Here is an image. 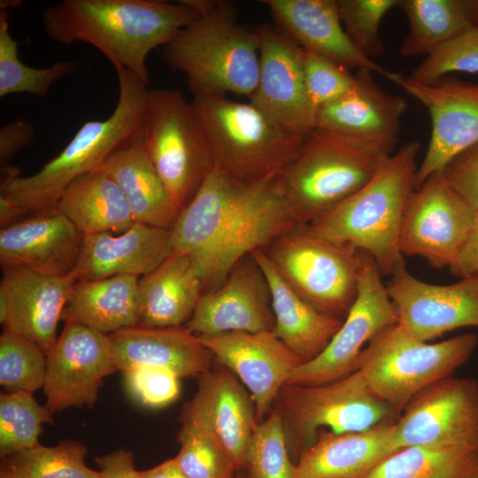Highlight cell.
<instances>
[{
  "label": "cell",
  "mask_w": 478,
  "mask_h": 478,
  "mask_svg": "<svg viewBox=\"0 0 478 478\" xmlns=\"http://www.w3.org/2000/svg\"><path fill=\"white\" fill-rule=\"evenodd\" d=\"M298 227L278 175L246 183L214 166L170 229L173 252L189 256L204 294L243 258Z\"/></svg>",
  "instance_id": "6da1fadb"
},
{
  "label": "cell",
  "mask_w": 478,
  "mask_h": 478,
  "mask_svg": "<svg viewBox=\"0 0 478 478\" xmlns=\"http://www.w3.org/2000/svg\"><path fill=\"white\" fill-rule=\"evenodd\" d=\"M200 11L191 0H63L42 12L47 36L61 44L86 42L114 66L147 86L149 53L165 46L195 21Z\"/></svg>",
  "instance_id": "7a4b0ae2"
},
{
  "label": "cell",
  "mask_w": 478,
  "mask_h": 478,
  "mask_svg": "<svg viewBox=\"0 0 478 478\" xmlns=\"http://www.w3.org/2000/svg\"><path fill=\"white\" fill-rule=\"evenodd\" d=\"M115 69L119 100L106 120L85 122L65 149L32 175L21 176L11 166L1 168L0 198L21 216L56 208L75 179L101 169L112 154L143 136L147 85L128 70Z\"/></svg>",
  "instance_id": "3957f363"
},
{
  "label": "cell",
  "mask_w": 478,
  "mask_h": 478,
  "mask_svg": "<svg viewBox=\"0 0 478 478\" xmlns=\"http://www.w3.org/2000/svg\"><path fill=\"white\" fill-rule=\"evenodd\" d=\"M191 1L200 16L163 46L165 61L185 74L194 96L250 97L258 82L259 31L238 23L231 1Z\"/></svg>",
  "instance_id": "277c9868"
},
{
  "label": "cell",
  "mask_w": 478,
  "mask_h": 478,
  "mask_svg": "<svg viewBox=\"0 0 478 478\" xmlns=\"http://www.w3.org/2000/svg\"><path fill=\"white\" fill-rule=\"evenodd\" d=\"M420 143L410 141L382 158L369 181L328 213L303 227L309 234L368 253L382 275L401 256L398 238L407 201L414 190Z\"/></svg>",
  "instance_id": "5b68a950"
},
{
  "label": "cell",
  "mask_w": 478,
  "mask_h": 478,
  "mask_svg": "<svg viewBox=\"0 0 478 478\" xmlns=\"http://www.w3.org/2000/svg\"><path fill=\"white\" fill-rule=\"evenodd\" d=\"M191 104L209 140L215 167L241 182L277 176L305 139L280 127L251 103L214 95L194 96Z\"/></svg>",
  "instance_id": "8992f818"
},
{
  "label": "cell",
  "mask_w": 478,
  "mask_h": 478,
  "mask_svg": "<svg viewBox=\"0 0 478 478\" xmlns=\"http://www.w3.org/2000/svg\"><path fill=\"white\" fill-rule=\"evenodd\" d=\"M477 345L474 333L429 343L412 337L396 324L367 343L355 371L369 390L398 415L421 390L451 376Z\"/></svg>",
  "instance_id": "52a82bcc"
},
{
  "label": "cell",
  "mask_w": 478,
  "mask_h": 478,
  "mask_svg": "<svg viewBox=\"0 0 478 478\" xmlns=\"http://www.w3.org/2000/svg\"><path fill=\"white\" fill-rule=\"evenodd\" d=\"M143 141L168 196L181 212L215 166L204 127L174 89H148Z\"/></svg>",
  "instance_id": "ba28073f"
},
{
  "label": "cell",
  "mask_w": 478,
  "mask_h": 478,
  "mask_svg": "<svg viewBox=\"0 0 478 478\" xmlns=\"http://www.w3.org/2000/svg\"><path fill=\"white\" fill-rule=\"evenodd\" d=\"M381 159L315 128L278 174L299 227L320 219L365 186Z\"/></svg>",
  "instance_id": "9c48e42d"
},
{
  "label": "cell",
  "mask_w": 478,
  "mask_h": 478,
  "mask_svg": "<svg viewBox=\"0 0 478 478\" xmlns=\"http://www.w3.org/2000/svg\"><path fill=\"white\" fill-rule=\"evenodd\" d=\"M275 402L294 463L321 428L335 434L363 432L397 417L369 390L358 371L322 384H285Z\"/></svg>",
  "instance_id": "30bf717a"
},
{
  "label": "cell",
  "mask_w": 478,
  "mask_h": 478,
  "mask_svg": "<svg viewBox=\"0 0 478 478\" xmlns=\"http://www.w3.org/2000/svg\"><path fill=\"white\" fill-rule=\"evenodd\" d=\"M261 249L301 297L322 313L344 320L358 294L360 251L314 236L303 227Z\"/></svg>",
  "instance_id": "8fae6325"
},
{
  "label": "cell",
  "mask_w": 478,
  "mask_h": 478,
  "mask_svg": "<svg viewBox=\"0 0 478 478\" xmlns=\"http://www.w3.org/2000/svg\"><path fill=\"white\" fill-rule=\"evenodd\" d=\"M361 258L358 294L340 328L318 356L294 369L286 384H322L355 372L363 346L397 323L377 264L366 252Z\"/></svg>",
  "instance_id": "7c38bea8"
},
{
  "label": "cell",
  "mask_w": 478,
  "mask_h": 478,
  "mask_svg": "<svg viewBox=\"0 0 478 478\" xmlns=\"http://www.w3.org/2000/svg\"><path fill=\"white\" fill-rule=\"evenodd\" d=\"M477 211L436 172L411 194L402 219L398 250L436 268L450 266L471 234Z\"/></svg>",
  "instance_id": "4fadbf2b"
},
{
  "label": "cell",
  "mask_w": 478,
  "mask_h": 478,
  "mask_svg": "<svg viewBox=\"0 0 478 478\" xmlns=\"http://www.w3.org/2000/svg\"><path fill=\"white\" fill-rule=\"evenodd\" d=\"M395 421V440L406 447L478 448V383L449 376L418 393Z\"/></svg>",
  "instance_id": "5bb4252c"
},
{
  "label": "cell",
  "mask_w": 478,
  "mask_h": 478,
  "mask_svg": "<svg viewBox=\"0 0 478 478\" xmlns=\"http://www.w3.org/2000/svg\"><path fill=\"white\" fill-rule=\"evenodd\" d=\"M383 76L421 103L430 116V139L415 174L416 189L453 156L478 142V83L451 75L432 83L417 82L401 73L387 71Z\"/></svg>",
  "instance_id": "9a60e30c"
},
{
  "label": "cell",
  "mask_w": 478,
  "mask_h": 478,
  "mask_svg": "<svg viewBox=\"0 0 478 478\" xmlns=\"http://www.w3.org/2000/svg\"><path fill=\"white\" fill-rule=\"evenodd\" d=\"M372 73L358 70L350 92L320 107L315 128L382 159L394 153L407 102L384 91L374 81Z\"/></svg>",
  "instance_id": "2e32d148"
},
{
  "label": "cell",
  "mask_w": 478,
  "mask_h": 478,
  "mask_svg": "<svg viewBox=\"0 0 478 478\" xmlns=\"http://www.w3.org/2000/svg\"><path fill=\"white\" fill-rule=\"evenodd\" d=\"M388 294L397 325L412 337L428 342L465 327H478V275L450 285L429 284L412 276L403 256L397 260Z\"/></svg>",
  "instance_id": "e0dca14e"
},
{
  "label": "cell",
  "mask_w": 478,
  "mask_h": 478,
  "mask_svg": "<svg viewBox=\"0 0 478 478\" xmlns=\"http://www.w3.org/2000/svg\"><path fill=\"white\" fill-rule=\"evenodd\" d=\"M116 370L108 335L66 322L46 354L45 406L51 413L71 407H92L104 379Z\"/></svg>",
  "instance_id": "ac0fdd59"
},
{
  "label": "cell",
  "mask_w": 478,
  "mask_h": 478,
  "mask_svg": "<svg viewBox=\"0 0 478 478\" xmlns=\"http://www.w3.org/2000/svg\"><path fill=\"white\" fill-rule=\"evenodd\" d=\"M258 31L259 75L251 104L288 132L305 137L315 129L316 111L306 91L302 48L275 26Z\"/></svg>",
  "instance_id": "d6986e66"
},
{
  "label": "cell",
  "mask_w": 478,
  "mask_h": 478,
  "mask_svg": "<svg viewBox=\"0 0 478 478\" xmlns=\"http://www.w3.org/2000/svg\"><path fill=\"white\" fill-rule=\"evenodd\" d=\"M185 326L198 336L273 331L269 285L251 254L238 261L218 289L202 294Z\"/></svg>",
  "instance_id": "ffe728a7"
},
{
  "label": "cell",
  "mask_w": 478,
  "mask_h": 478,
  "mask_svg": "<svg viewBox=\"0 0 478 478\" xmlns=\"http://www.w3.org/2000/svg\"><path fill=\"white\" fill-rule=\"evenodd\" d=\"M197 336L246 386L255 405L257 424L266 418L291 373L302 364L273 331Z\"/></svg>",
  "instance_id": "44dd1931"
},
{
  "label": "cell",
  "mask_w": 478,
  "mask_h": 478,
  "mask_svg": "<svg viewBox=\"0 0 478 478\" xmlns=\"http://www.w3.org/2000/svg\"><path fill=\"white\" fill-rule=\"evenodd\" d=\"M0 322L35 342L47 354L76 280L73 274L50 276L13 266H2Z\"/></svg>",
  "instance_id": "7402d4cb"
},
{
  "label": "cell",
  "mask_w": 478,
  "mask_h": 478,
  "mask_svg": "<svg viewBox=\"0 0 478 478\" xmlns=\"http://www.w3.org/2000/svg\"><path fill=\"white\" fill-rule=\"evenodd\" d=\"M181 422L196 424L215 436L238 472L245 468L248 444L257 425L251 395L228 371H209L181 413Z\"/></svg>",
  "instance_id": "603a6c76"
},
{
  "label": "cell",
  "mask_w": 478,
  "mask_h": 478,
  "mask_svg": "<svg viewBox=\"0 0 478 478\" xmlns=\"http://www.w3.org/2000/svg\"><path fill=\"white\" fill-rule=\"evenodd\" d=\"M83 235L56 208L1 227L0 263L50 276L73 274Z\"/></svg>",
  "instance_id": "cb8c5ba5"
},
{
  "label": "cell",
  "mask_w": 478,
  "mask_h": 478,
  "mask_svg": "<svg viewBox=\"0 0 478 478\" xmlns=\"http://www.w3.org/2000/svg\"><path fill=\"white\" fill-rule=\"evenodd\" d=\"M173 251L171 229L141 223L119 234L86 235L73 275L76 281L115 275L140 278L156 269Z\"/></svg>",
  "instance_id": "d4e9b609"
},
{
  "label": "cell",
  "mask_w": 478,
  "mask_h": 478,
  "mask_svg": "<svg viewBox=\"0 0 478 478\" xmlns=\"http://www.w3.org/2000/svg\"><path fill=\"white\" fill-rule=\"evenodd\" d=\"M284 35L303 50L321 55L347 69L387 70L365 57L341 22L336 0H263Z\"/></svg>",
  "instance_id": "484cf974"
},
{
  "label": "cell",
  "mask_w": 478,
  "mask_h": 478,
  "mask_svg": "<svg viewBox=\"0 0 478 478\" xmlns=\"http://www.w3.org/2000/svg\"><path fill=\"white\" fill-rule=\"evenodd\" d=\"M396 420L363 432L320 430L315 442L296 461L294 478H366L400 450L395 440Z\"/></svg>",
  "instance_id": "4316f807"
},
{
  "label": "cell",
  "mask_w": 478,
  "mask_h": 478,
  "mask_svg": "<svg viewBox=\"0 0 478 478\" xmlns=\"http://www.w3.org/2000/svg\"><path fill=\"white\" fill-rule=\"evenodd\" d=\"M118 370L134 366L166 367L179 377H200L211 370L212 353L186 326H135L108 335Z\"/></svg>",
  "instance_id": "83f0119b"
},
{
  "label": "cell",
  "mask_w": 478,
  "mask_h": 478,
  "mask_svg": "<svg viewBox=\"0 0 478 478\" xmlns=\"http://www.w3.org/2000/svg\"><path fill=\"white\" fill-rule=\"evenodd\" d=\"M251 255L269 285L274 334L302 363L310 361L327 347L343 320L322 313L301 297L280 276L261 248Z\"/></svg>",
  "instance_id": "f1b7e54d"
},
{
  "label": "cell",
  "mask_w": 478,
  "mask_h": 478,
  "mask_svg": "<svg viewBox=\"0 0 478 478\" xmlns=\"http://www.w3.org/2000/svg\"><path fill=\"white\" fill-rule=\"evenodd\" d=\"M202 294V280L189 256L173 252L156 269L139 278L138 326L186 325Z\"/></svg>",
  "instance_id": "f546056e"
},
{
  "label": "cell",
  "mask_w": 478,
  "mask_h": 478,
  "mask_svg": "<svg viewBox=\"0 0 478 478\" xmlns=\"http://www.w3.org/2000/svg\"><path fill=\"white\" fill-rule=\"evenodd\" d=\"M101 169L120 188L135 223L171 228L180 211L171 201L143 136L112 154Z\"/></svg>",
  "instance_id": "4dcf8cb0"
},
{
  "label": "cell",
  "mask_w": 478,
  "mask_h": 478,
  "mask_svg": "<svg viewBox=\"0 0 478 478\" xmlns=\"http://www.w3.org/2000/svg\"><path fill=\"white\" fill-rule=\"evenodd\" d=\"M138 281L136 276L115 275L76 281L62 320L105 335L138 326Z\"/></svg>",
  "instance_id": "1f68e13d"
},
{
  "label": "cell",
  "mask_w": 478,
  "mask_h": 478,
  "mask_svg": "<svg viewBox=\"0 0 478 478\" xmlns=\"http://www.w3.org/2000/svg\"><path fill=\"white\" fill-rule=\"evenodd\" d=\"M56 207L83 235L119 234L135 223L120 188L102 169L75 179Z\"/></svg>",
  "instance_id": "d6a6232c"
},
{
  "label": "cell",
  "mask_w": 478,
  "mask_h": 478,
  "mask_svg": "<svg viewBox=\"0 0 478 478\" xmlns=\"http://www.w3.org/2000/svg\"><path fill=\"white\" fill-rule=\"evenodd\" d=\"M409 22L405 58L428 55L463 31L478 27V0H399Z\"/></svg>",
  "instance_id": "836d02e7"
},
{
  "label": "cell",
  "mask_w": 478,
  "mask_h": 478,
  "mask_svg": "<svg viewBox=\"0 0 478 478\" xmlns=\"http://www.w3.org/2000/svg\"><path fill=\"white\" fill-rule=\"evenodd\" d=\"M366 478H478V448H402Z\"/></svg>",
  "instance_id": "e575fe53"
},
{
  "label": "cell",
  "mask_w": 478,
  "mask_h": 478,
  "mask_svg": "<svg viewBox=\"0 0 478 478\" xmlns=\"http://www.w3.org/2000/svg\"><path fill=\"white\" fill-rule=\"evenodd\" d=\"M87 448L74 440L54 446L38 444L2 459L0 471L17 478H98L85 464Z\"/></svg>",
  "instance_id": "d590c367"
},
{
  "label": "cell",
  "mask_w": 478,
  "mask_h": 478,
  "mask_svg": "<svg viewBox=\"0 0 478 478\" xmlns=\"http://www.w3.org/2000/svg\"><path fill=\"white\" fill-rule=\"evenodd\" d=\"M9 12L0 10V96L29 93L45 96L51 86L77 67L74 61H58L50 66L34 68L23 64L18 56L19 42L9 32Z\"/></svg>",
  "instance_id": "8d00e7d4"
},
{
  "label": "cell",
  "mask_w": 478,
  "mask_h": 478,
  "mask_svg": "<svg viewBox=\"0 0 478 478\" xmlns=\"http://www.w3.org/2000/svg\"><path fill=\"white\" fill-rule=\"evenodd\" d=\"M46 406L27 392L0 397V457L5 459L39 444L43 425L54 420Z\"/></svg>",
  "instance_id": "74e56055"
},
{
  "label": "cell",
  "mask_w": 478,
  "mask_h": 478,
  "mask_svg": "<svg viewBox=\"0 0 478 478\" xmlns=\"http://www.w3.org/2000/svg\"><path fill=\"white\" fill-rule=\"evenodd\" d=\"M244 469L247 478H294L295 463L276 406L256 425L248 444Z\"/></svg>",
  "instance_id": "f35d334b"
},
{
  "label": "cell",
  "mask_w": 478,
  "mask_h": 478,
  "mask_svg": "<svg viewBox=\"0 0 478 478\" xmlns=\"http://www.w3.org/2000/svg\"><path fill=\"white\" fill-rule=\"evenodd\" d=\"M46 354L28 338L4 329L0 336V384L8 392L33 394L44 384Z\"/></svg>",
  "instance_id": "ab89813d"
},
{
  "label": "cell",
  "mask_w": 478,
  "mask_h": 478,
  "mask_svg": "<svg viewBox=\"0 0 478 478\" xmlns=\"http://www.w3.org/2000/svg\"><path fill=\"white\" fill-rule=\"evenodd\" d=\"M175 459L189 478H234L238 472L220 443L206 429L182 422Z\"/></svg>",
  "instance_id": "60d3db41"
},
{
  "label": "cell",
  "mask_w": 478,
  "mask_h": 478,
  "mask_svg": "<svg viewBox=\"0 0 478 478\" xmlns=\"http://www.w3.org/2000/svg\"><path fill=\"white\" fill-rule=\"evenodd\" d=\"M399 0H336L338 14L349 38L365 57L373 60L384 53L380 24L398 6Z\"/></svg>",
  "instance_id": "b9f144b4"
},
{
  "label": "cell",
  "mask_w": 478,
  "mask_h": 478,
  "mask_svg": "<svg viewBox=\"0 0 478 478\" xmlns=\"http://www.w3.org/2000/svg\"><path fill=\"white\" fill-rule=\"evenodd\" d=\"M455 72L478 73V27L440 45L425 57L409 77L420 83H432Z\"/></svg>",
  "instance_id": "7bdbcfd3"
},
{
  "label": "cell",
  "mask_w": 478,
  "mask_h": 478,
  "mask_svg": "<svg viewBox=\"0 0 478 478\" xmlns=\"http://www.w3.org/2000/svg\"><path fill=\"white\" fill-rule=\"evenodd\" d=\"M302 50L306 91L316 112L353 89L355 74L349 69L317 53Z\"/></svg>",
  "instance_id": "ee69618b"
},
{
  "label": "cell",
  "mask_w": 478,
  "mask_h": 478,
  "mask_svg": "<svg viewBox=\"0 0 478 478\" xmlns=\"http://www.w3.org/2000/svg\"><path fill=\"white\" fill-rule=\"evenodd\" d=\"M121 372L127 391L143 406L161 408L174 402L180 395V377L168 368L139 365Z\"/></svg>",
  "instance_id": "f6af8a7d"
},
{
  "label": "cell",
  "mask_w": 478,
  "mask_h": 478,
  "mask_svg": "<svg viewBox=\"0 0 478 478\" xmlns=\"http://www.w3.org/2000/svg\"><path fill=\"white\" fill-rule=\"evenodd\" d=\"M438 172L445 183L478 212V142L453 156Z\"/></svg>",
  "instance_id": "bcb514c9"
},
{
  "label": "cell",
  "mask_w": 478,
  "mask_h": 478,
  "mask_svg": "<svg viewBox=\"0 0 478 478\" xmlns=\"http://www.w3.org/2000/svg\"><path fill=\"white\" fill-rule=\"evenodd\" d=\"M34 126L23 119H16L0 128L1 167L9 166L10 160L35 138Z\"/></svg>",
  "instance_id": "7dc6e473"
},
{
  "label": "cell",
  "mask_w": 478,
  "mask_h": 478,
  "mask_svg": "<svg viewBox=\"0 0 478 478\" xmlns=\"http://www.w3.org/2000/svg\"><path fill=\"white\" fill-rule=\"evenodd\" d=\"M98 466V478H143L141 471L135 466V456L131 451L119 449L95 459Z\"/></svg>",
  "instance_id": "c3c4849f"
},
{
  "label": "cell",
  "mask_w": 478,
  "mask_h": 478,
  "mask_svg": "<svg viewBox=\"0 0 478 478\" xmlns=\"http://www.w3.org/2000/svg\"><path fill=\"white\" fill-rule=\"evenodd\" d=\"M449 269L459 278L478 275V212L471 234Z\"/></svg>",
  "instance_id": "681fc988"
},
{
  "label": "cell",
  "mask_w": 478,
  "mask_h": 478,
  "mask_svg": "<svg viewBox=\"0 0 478 478\" xmlns=\"http://www.w3.org/2000/svg\"><path fill=\"white\" fill-rule=\"evenodd\" d=\"M143 478H189L179 466L175 458L167 459L150 469L141 471Z\"/></svg>",
  "instance_id": "f907efd6"
},
{
  "label": "cell",
  "mask_w": 478,
  "mask_h": 478,
  "mask_svg": "<svg viewBox=\"0 0 478 478\" xmlns=\"http://www.w3.org/2000/svg\"><path fill=\"white\" fill-rule=\"evenodd\" d=\"M0 478H17V477L13 476L12 474H7L5 472L0 471Z\"/></svg>",
  "instance_id": "816d5d0a"
},
{
  "label": "cell",
  "mask_w": 478,
  "mask_h": 478,
  "mask_svg": "<svg viewBox=\"0 0 478 478\" xmlns=\"http://www.w3.org/2000/svg\"><path fill=\"white\" fill-rule=\"evenodd\" d=\"M234 478H247V476L240 472H237Z\"/></svg>",
  "instance_id": "f5cc1de1"
}]
</instances>
